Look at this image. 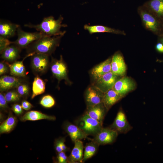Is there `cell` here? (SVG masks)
<instances>
[{
  "instance_id": "1",
  "label": "cell",
  "mask_w": 163,
  "mask_h": 163,
  "mask_svg": "<svg viewBox=\"0 0 163 163\" xmlns=\"http://www.w3.org/2000/svg\"><path fill=\"white\" fill-rule=\"evenodd\" d=\"M63 20V18L61 15H60L57 20L51 16L44 18L40 24H25L24 26L34 28L38 31L48 36L64 35L66 31H61V28L62 27H67V25L62 24Z\"/></svg>"
},
{
  "instance_id": "2",
  "label": "cell",
  "mask_w": 163,
  "mask_h": 163,
  "mask_svg": "<svg viewBox=\"0 0 163 163\" xmlns=\"http://www.w3.org/2000/svg\"><path fill=\"white\" fill-rule=\"evenodd\" d=\"M64 35L44 36L34 41L27 47L28 53H40L49 56L59 45Z\"/></svg>"
},
{
  "instance_id": "3",
  "label": "cell",
  "mask_w": 163,
  "mask_h": 163,
  "mask_svg": "<svg viewBox=\"0 0 163 163\" xmlns=\"http://www.w3.org/2000/svg\"><path fill=\"white\" fill-rule=\"evenodd\" d=\"M17 32L18 38L15 41L13 42L12 44L20 48H27L34 41L46 36L38 31L32 33L25 32L20 27L18 28Z\"/></svg>"
},
{
  "instance_id": "4",
  "label": "cell",
  "mask_w": 163,
  "mask_h": 163,
  "mask_svg": "<svg viewBox=\"0 0 163 163\" xmlns=\"http://www.w3.org/2000/svg\"><path fill=\"white\" fill-rule=\"evenodd\" d=\"M50 67L53 75L58 80L59 83L64 80L67 84H71L68 77L67 67L62 55L59 60L52 59Z\"/></svg>"
},
{
  "instance_id": "5",
  "label": "cell",
  "mask_w": 163,
  "mask_h": 163,
  "mask_svg": "<svg viewBox=\"0 0 163 163\" xmlns=\"http://www.w3.org/2000/svg\"><path fill=\"white\" fill-rule=\"evenodd\" d=\"M49 56L46 54L35 53L31 56V66L33 71L40 75L46 72L49 66Z\"/></svg>"
},
{
  "instance_id": "6",
  "label": "cell",
  "mask_w": 163,
  "mask_h": 163,
  "mask_svg": "<svg viewBox=\"0 0 163 163\" xmlns=\"http://www.w3.org/2000/svg\"><path fill=\"white\" fill-rule=\"evenodd\" d=\"M120 77L110 71L102 76L92 84L104 93L113 88L116 82L120 79Z\"/></svg>"
},
{
  "instance_id": "7",
  "label": "cell",
  "mask_w": 163,
  "mask_h": 163,
  "mask_svg": "<svg viewBox=\"0 0 163 163\" xmlns=\"http://www.w3.org/2000/svg\"><path fill=\"white\" fill-rule=\"evenodd\" d=\"M83 125L79 127L88 135L95 136L103 128L102 124L85 113L80 118Z\"/></svg>"
},
{
  "instance_id": "8",
  "label": "cell",
  "mask_w": 163,
  "mask_h": 163,
  "mask_svg": "<svg viewBox=\"0 0 163 163\" xmlns=\"http://www.w3.org/2000/svg\"><path fill=\"white\" fill-rule=\"evenodd\" d=\"M117 131L118 133L125 134L131 130L133 127L127 120L124 112L120 110L109 127Z\"/></svg>"
},
{
  "instance_id": "9",
  "label": "cell",
  "mask_w": 163,
  "mask_h": 163,
  "mask_svg": "<svg viewBox=\"0 0 163 163\" xmlns=\"http://www.w3.org/2000/svg\"><path fill=\"white\" fill-rule=\"evenodd\" d=\"M104 93L92 84L86 89L85 98L87 107L102 103Z\"/></svg>"
},
{
  "instance_id": "10",
  "label": "cell",
  "mask_w": 163,
  "mask_h": 163,
  "mask_svg": "<svg viewBox=\"0 0 163 163\" xmlns=\"http://www.w3.org/2000/svg\"><path fill=\"white\" fill-rule=\"evenodd\" d=\"M118 133L110 128H102L95 136L93 140L99 145L110 144L116 140Z\"/></svg>"
},
{
  "instance_id": "11",
  "label": "cell",
  "mask_w": 163,
  "mask_h": 163,
  "mask_svg": "<svg viewBox=\"0 0 163 163\" xmlns=\"http://www.w3.org/2000/svg\"><path fill=\"white\" fill-rule=\"evenodd\" d=\"M135 83L132 79L124 77L116 82L113 88L123 98L135 89Z\"/></svg>"
},
{
  "instance_id": "12",
  "label": "cell",
  "mask_w": 163,
  "mask_h": 163,
  "mask_svg": "<svg viewBox=\"0 0 163 163\" xmlns=\"http://www.w3.org/2000/svg\"><path fill=\"white\" fill-rule=\"evenodd\" d=\"M126 67L123 56L119 52L115 53L112 57L111 71L121 77L125 74Z\"/></svg>"
},
{
  "instance_id": "13",
  "label": "cell",
  "mask_w": 163,
  "mask_h": 163,
  "mask_svg": "<svg viewBox=\"0 0 163 163\" xmlns=\"http://www.w3.org/2000/svg\"><path fill=\"white\" fill-rule=\"evenodd\" d=\"M112 57H110L93 67L90 71L93 83L102 76L111 71Z\"/></svg>"
},
{
  "instance_id": "14",
  "label": "cell",
  "mask_w": 163,
  "mask_h": 163,
  "mask_svg": "<svg viewBox=\"0 0 163 163\" xmlns=\"http://www.w3.org/2000/svg\"><path fill=\"white\" fill-rule=\"evenodd\" d=\"M107 111L102 102L93 106L87 107L85 113L103 124L104 119Z\"/></svg>"
},
{
  "instance_id": "15",
  "label": "cell",
  "mask_w": 163,
  "mask_h": 163,
  "mask_svg": "<svg viewBox=\"0 0 163 163\" xmlns=\"http://www.w3.org/2000/svg\"><path fill=\"white\" fill-rule=\"evenodd\" d=\"M34 53H28L22 61H16L11 64L7 62L9 68L10 74L13 76L18 78L24 77L26 76V72L23 64V61L26 58L31 56Z\"/></svg>"
},
{
  "instance_id": "16",
  "label": "cell",
  "mask_w": 163,
  "mask_h": 163,
  "mask_svg": "<svg viewBox=\"0 0 163 163\" xmlns=\"http://www.w3.org/2000/svg\"><path fill=\"white\" fill-rule=\"evenodd\" d=\"M22 79L14 76L4 75L0 78V90L1 92L16 88L23 82Z\"/></svg>"
},
{
  "instance_id": "17",
  "label": "cell",
  "mask_w": 163,
  "mask_h": 163,
  "mask_svg": "<svg viewBox=\"0 0 163 163\" xmlns=\"http://www.w3.org/2000/svg\"><path fill=\"white\" fill-rule=\"evenodd\" d=\"M64 129L74 142L78 140L88 139V135L81 129L70 123H66Z\"/></svg>"
},
{
  "instance_id": "18",
  "label": "cell",
  "mask_w": 163,
  "mask_h": 163,
  "mask_svg": "<svg viewBox=\"0 0 163 163\" xmlns=\"http://www.w3.org/2000/svg\"><path fill=\"white\" fill-rule=\"evenodd\" d=\"M21 49L15 44L10 45L0 54L1 57L7 62H13L19 58Z\"/></svg>"
},
{
  "instance_id": "19",
  "label": "cell",
  "mask_w": 163,
  "mask_h": 163,
  "mask_svg": "<svg viewBox=\"0 0 163 163\" xmlns=\"http://www.w3.org/2000/svg\"><path fill=\"white\" fill-rule=\"evenodd\" d=\"M71 152L68 157L69 163H82L83 162L84 146L83 142L80 140L76 141Z\"/></svg>"
},
{
  "instance_id": "20",
  "label": "cell",
  "mask_w": 163,
  "mask_h": 163,
  "mask_svg": "<svg viewBox=\"0 0 163 163\" xmlns=\"http://www.w3.org/2000/svg\"><path fill=\"white\" fill-rule=\"evenodd\" d=\"M140 15L145 27L149 30L154 32L158 30L159 25L156 19L150 13L145 10L141 9Z\"/></svg>"
},
{
  "instance_id": "21",
  "label": "cell",
  "mask_w": 163,
  "mask_h": 163,
  "mask_svg": "<svg viewBox=\"0 0 163 163\" xmlns=\"http://www.w3.org/2000/svg\"><path fill=\"white\" fill-rule=\"evenodd\" d=\"M18 24L4 20L0 21V36L8 38L14 36L18 28Z\"/></svg>"
},
{
  "instance_id": "22",
  "label": "cell",
  "mask_w": 163,
  "mask_h": 163,
  "mask_svg": "<svg viewBox=\"0 0 163 163\" xmlns=\"http://www.w3.org/2000/svg\"><path fill=\"white\" fill-rule=\"evenodd\" d=\"M84 28L90 34L107 32L124 35H126L123 31L101 25H89L85 24L84 25Z\"/></svg>"
},
{
  "instance_id": "23",
  "label": "cell",
  "mask_w": 163,
  "mask_h": 163,
  "mask_svg": "<svg viewBox=\"0 0 163 163\" xmlns=\"http://www.w3.org/2000/svg\"><path fill=\"white\" fill-rule=\"evenodd\" d=\"M43 119L54 120L56 119V118L54 116L48 115L35 110L28 111L20 118L21 120L22 121H36Z\"/></svg>"
},
{
  "instance_id": "24",
  "label": "cell",
  "mask_w": 163,
  "mask_h": 163,
  "mask_svg": "<svg viewBox=\"0 0 163 163\" xmlns=\"http://www.w3.org/2000/svg\"><path fill=\"white\" fill-rule=\"evenodd\" d=\"M122 97L113 88L104 93L103 103L108 111L111 107Z\"/></svg>"
},
{
  "instance_id": "25",
  "label": "cell",
  "mask_w": 163,
  "mask_h": 163,
  "mask_svg": "<svg viewBox=\"0 0 163 163\" xmlns=\"http://www.w3.org/2000/svg\"><path fill=\"white\" fill-rule=\"evenodd\" d=\"M31 99L43 93L45 91V84L44 81L38 75L34 78L32 84Z\"/></svg>"
},
{
  "instance_id": "26",
  "label": "cell",
  "mask_w": 163,
  "mask_h": 163,
  "mask_svg": "<svg viewBox=\"0 0 163 163\" xmlns=\"http://www.w3.org/2000/svg\"><path fill=\"white\" fill-rule=\"evenodd\" d=\"M17 123L16 118L10 114L8 118L0 125V133L11 132Z\"/></svg>"
},
{
  "instance_id": "27",
  "label": "cell",
  "mask_w": 163,
  "mask_h": 163,
  "mask_svg": "<svg viewBox=\"0 0 163 163\" xmlns=\"http://www.w3.org/2000/svg\"><path fill=\"white\" fill-rule=\"evenodd\" d=\"M99 145L93 140L87 143L85 148L83 162L92 157L97 152Z\"/></svg>"
},
{
  "instance_id": "28",
  "label": "cell",
  "mask_w": 163,
  "mask_h": 163,
  "mask_svg": "<svg viewBox=\"0 0 163 163\" xmlns=\"http://www.w3.org/2000/svg\"><path fill=\"white\" fill-rule=\"evenodd\" d=\"M148 5L158 16L163 18V0H150Z\"/></svg>"
},
{
  "instance_id": "29",
  "label": "cell",
  "mask_w": 163,
  "mask_h": 163,
  "mask_svg": "<svg viewBox=\"0 0 163 163\" xmlns=\"http://www.w3.org/2000/svg\"><path fill=\"white\" fill-rule=\"evenodd\" d=\"M40 103L44 107L49 108L52 107L55 105V102L52 96L50 95H47L42 97Z\"/></svg>"
},
{
  "instance_id": "30",
  "label": "cell",
  "mask_w": 163,
  "mask_h": 163,
  "mask_svg": "<svg viewBox=\"0 0 163 163\" xmlns=\"http://www.w3.org/2000/svg\"><path fill=\"white\" fill-rule=\"evenodd\" d=\"M4 95L8 102L18 101L20 100L21 97L17 91L14 90L7 92Z\"/></svg>"
},
{
  "instance_id": "31",
  "label": "cell",
  "mask_w": 163,
  "mask_h": 163,
  "mask_svg": "<svg viewBox=\"0 0 163 163\" xmlns=\"http://www.w3.org/2000/svg\"><path fill=\"white\" fill-rule=\"evenodd\" d=\"M16 88V91L21 97H26L29 94V88L27 84L22 82L18 85Z\"/></svg>"
},
{
  "instance_id": "32",
  "label": "cell",
  "mask_w": 163,
  "mask_h": 163,
  "mask_svg": "<svg viewBox=\"0 0 163 163\" xmlns=\"http://www.w3.org/2000/svg\"><path fill=\"white\" fill-rule=\"evenodd\" d=\"M13 42L9 40L8 38L0 36V54L8 46L12 44Z\"/></svg>"
},
{
  "instance_id": "33",
  "label": "cell",
  "mask_w": 163,
  "mask_h": 163,
  "mask_svg": "<svg viewBox=\"0 0 163 163\" xmlns=\"http://www.w3.org/2000/svg\"><path fill=\"white\" fill-rule=\"evenodd\" d=\"M9 68L6 61H1L0 62V75L7 73Z\"/></svg>"
},
{
  "instance_id": "34",
  "label": "cell",
  "mask_w": 163,
  "mask_h": 163,
  "mask_svg": "<svg viewBox=\"0 0 163 163\" xmlns=\"http://www.w3.org/2000/svg\"><path fill=\"white\" fill-rule=\"evenodd\" d=\"M65 152L62 151L58 153L57 158L58 163H66L68 162V157L66 155Z\"/></svg>"
},
{
  "instance_id": "35",
  "label": "cell",
  "mask_w": 163,
  "mask_h": 163,
  "mask_svg": "<svg viewBox=\"0 0 163 163\" xmlns=\"http://www.w3.org/2000/svg\"><path fill=\"white\" fill-rule=\"evenodd\" d=\"M0 107L3 110H6L8 108V106L5 95L2 93H0Z\"/></svg>"
},
{
  "instance_id": "36",
  "label": "cell",
  "mask_w": 163,
  "mask_h": 163,
  "mask_svg": "<svg viewBox=\"0 0 163 163\" xmlns=\"http://www.w3.org/2000/svg\"><path fill=\"white\" fill-rule=\"evenodd\" d=\"M23 109L21 106L18 104H13L11 107L13 111L17 115L22 114L23 112Z\"/></svg>"
},
{
  "instance_id": "37",
  "label": "cell",
  "mask_w": 163,
  "mask_h": 163,
  "mask_svg": "<svg viewBox=\"0 0 163 163\" xmlns=\"http://www.w3.org/2000/svg\"><path fill=\"white\" fill-rule=\"evenodd\" d=\"M21 106L23 109L26 110H30L33 107L30 103L26 100H23L22 101Z\"/></svg>"
},
{
  "instance_id": "38",
  "label": "cell",
  "mask_w": 163,
  "mask_h": 163,
  "mask_svg": "<svg viewBox=\"0 0 163 163\" xmlns=\"http://www.w3.org/2000/svg\"><path fill=\"white\" fill-rule=\"evenodd\" d=\"M55 148L58 153L63 151L61 148L59 139L56 140L54 144Z\"/></svg>"
},
{
  "instance_id": "39",
  "label": "cell",
  "mask_w": 163,
  "mask_h": 163,
  "mask_svg": "<svg viewBox=\"0 0 163 163\" xmlns=\"http://www.w3.org/2000/svg\"><path fill=\"white\" fill-rule=\"evenodd\" d=\"M59 139L62 151L64 152L67 151L68 150V148L65 144V139L63 138H59Z\"/></svg>"
},
{
  "instance_id": "40",
  "label": "cell",
  "mask_w": 163,
  "mask_h": 163,
  "mask_svg": "<svg viewBox=\"0 0 163 163\" xmlns=\"http://www.w3.org/2000/svg\"><path fill=\"white\" fill-rule=\"evenodd\" d=\"M156 49L159 52L163 53V44L161 43H158L156 45Z\"/></svg>"
},
{
  "instance_id": "41",
  "label": "cell",
  "mask_w": 163,
  "mask_h": 163,
  "mask_svg": "<svg viewBox=\"0 0 163 163\" xmlns=\"http://www.w3.org/2000/svg\"><path fill=\"white\" fill-rule=\"evenodd\" d=\"M160 41L161 43L163 44V37L161 39Z\"/></svg>"
}]
</instances>
